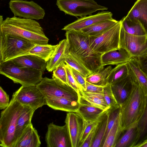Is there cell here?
Returning a JSON list of instances; mask_svg holds the SVG:
<instances>
[{"label":"cell","mask_w":147,"mask_h":147,"mask_svg":"<svg viewBox=\"0 0 147 147\" xmlns=\"http://www.w3.org/2000/svg\"><path fill=\"white\" fill-rule=\"evenodd\" d=\"M66 46L65 54H69L92 73L104 68L101 54L94 52L89 45V36L81 30L66 31Z\"/></svg>","instance_id":"6da1fadb"},{"label":"cell","mask_w":147,"mask_h":147,"mask_svg":"<svg viewBox=\"0 0 147 147\" xmlns=\"http://www.w3.org/2000/svg\"><path fill=\"white\" fill-rule=\"evenodd\" d=\"M128 67L133 85L127 98L120 106V123L123 131L138 122L147 105V93Z\"/></svg>","instance_id":"7a4b0ae2"},{"label":"cell","mask_w":147,"mask_h":147,"mask_svg":"<svg viewBox=\"0 0 147 147\" xmlns=\"http://www.w3.org/2000/svg\"><path fill=\"white\" fill-rule=\"evenodd\" d=\"M0 32L21 37L35 45L48 44L49 39L43 29L34 20L13 17L3 20V16H0Z\"/></svg>","instance_id":"3957f363"},{"label":"cell","mask_w":147,"mask_h":147,"mask_svg":"<svg viewBox=\"0 0 147 147\" xmlns=\"http://www.w3.org/2000/svg\"><path fill=\"white\" fill-rule=\"evenodd\" d=\"M23 108L12 97L9 106L2 111L0 117V146L13 147L16 141V132L17 120Z\"/></svg>","instance_id":"277c9868"},{"label":"cell","mask_w":147,"mask_h":147,"mask_svg":"<svg viewBox=\"0 0 147 147\" xmlns=\"http://www.w3.org/2000/svg\"><path fill=\"white\" fill-rule=\"evenodd\" d=\"M42 71L20 66L10 60L0 63V73L15 83L28 86L36 85L43 78Z\"/></svg>","instance_id":"5b68a950"},{"label":"cell","mask_w":147,"mask_h":147,"mask_svg":"<svg viewBox=\"0 0 147 147\" xmlns=\"http://www.w3.org/2000/svg\"><path fill=\"white\" fill-rule=\"evenodd\" d=\"M35 45L21 37L0 32V63L29 55Z\"/></svg>","instance_id":"8992f818"},{"label":"cell","mask_w":147,"mask_h":147,"mask_svg":"<svg viewBox=\"0 0 147 147\" xmlns=\"http://www.w3.org/2000/svg\"><path fill=\"white\" fill-rule=\"evenodd\" d=\"M121 26V20L102 34L96 37L89 36V45L91 50L95 53L101 55L119 50Z\"/></svg>","instance_id":"52a82bcc"},{"label":"cell","mask_w":147,"mask_h":147,"mask_svg":"<svg viewBox=\"0 0 147 147\" xmlns=\"http://www.w3.org/2000/svg\"><path fill=\"white\" fill-rule=\"evenodd\" d=\"M36 86L45 98L63 97L79 101L78 93L71 87L54 77L43 78Z\"/></svg>","instance_id":"ba28073f"},{"label":"cell","mask_w":147,"mask_h":147,"mask_svg":"<svg viewBox=\"0 0 147 147\" xmlns=\"http://www.w3.org/2000/svg\"><path fill=\"white\" fill-rule=\"evenodd\" d=\"M56 5L65 14L76 17L90 15L97 11L108 9L94 0H57Z\"/></svg>","instance_id":"9c48e42d"},{"label":"cell","mask_w":147,"mask_h":147,"mask_svg":"<svg viewBox=\"0 0 147 147\" xmlns=\"http://www.w3.org/2000/svg\"><path fill=\"white\" fill-rule=\"evenodd\" d=\"M119 47L125 49L131 57L136 58L147 53V35L136 36L126 32L121 26Z\"/></svg>","instance_id":"30bf717a"},{"label":"cell","mask_w":147,"mask_h":147,"mask_svg":"<svg viewBox=\"0 0 147 147\" xmlns=\"http://www.w3.org/2000/svg\"><path fill=\"white\" fill-rule=\"evenodd\" d=\"M9 5L14 17L38 20L43 19L45 16L44 9L32 1L11 0Z\"/></svg>","instance_id":"8fae6325"},{"label":"cell","mask_w":147,"mask_h":147,"mask_svg":"<svg viewBox=\"0 0 147 147\" xmlns=\"http://www.w3.org/2000/svg\"><path fill=\"white\" fill-rule=\"evenodd\" d=\"M12 97L22 105L35 110L47 105L45 98L36 85L22 86L13 93Z\"/></svg>","instance_id":"7c38bea8"},{"label":"cell","mask_w":147,"mask_h":147,"mask_svg":"<svg viewBox=\"0 0 147 147\" xmlns=\"http://www.w3.org/2000/svg\"><path fill=\"white\" fill-rule=\"evenodd\" d=\"M45 141L47 147H71L69 135L65 124L61 126L52 122L48 124Z\"/></svg>","instance_id":"4fadbf2b"},{"label":"cell","mask_w":147,"mask_h":147,"mask_svg":"<svg viewBox=\"0 0 147 147\" xmlns=\"http://www.w3.org/2000/svg\"><path fill=\"white\" fill-rule=\"evenodd\" d=\"M65 122L69 135L71 147H79L84 126L83 119L76 112H69L67 113Z\"/></svg>","instance_id":"5bb4252c"},{"label":"cell","mask_w":147,"mask_h":147,"mask_svg":"<svg viewBox=\"0 0 147 147\" xmlns=\"http://www.w3.org/2000/svg\"><path fill=\"white\" fill-rule=\"evenodd\" d=\"M112 13L109 11L99 12L94 15L82 17L74 22L65 26L62 30H80L82 29L97 22L112 19Z\"/></svg>","instance_id":"9a60e30c"},{"label":"cell","mask_w":147,"mask_h":147,"mask_svg":"<svg viewBox=\"0 0 147 147\" xmlns=\"http://www.w3.org/2000/svg\"><path fill=\"white\" fill-rule=\"evenodd\" d=\"M133 80L129 74L121 80L111 85L115 99L120 106L127 98L132 87Z\"/></svg>","instance_id":"2e32d148"},{"label":"cell","mask_w":147,"mask_h":147,"mask_svg":"<svg viewBox=\"0 0 147 147\" xmlns=\"http://www.w3.org/2000/svg\"><path fill=\"white\" fill-rule=\"evenodd\" d=\"M41 144L40 136L32 124L18 139L13 147H39Z\"/></svg>","instance_id":"e0dca14e"},{"label":"cell","mask_w":147,"mask_h":147,"mask_svg":"<svg viewBox=\"0 0 147 147\" xmlns=\"http://www.w3.org/2000/svg\"><path fill=\"white\" fill-rule=\"evenodd\" d=\"M138 123L132 125L122 132L115 147H134L138 144L140 135Z\"/></svg>","instance_id":"ac0fdd59"},{"label":"cell","mask_w":147,"mask_h":147,"mask_svg":"<svg viewBox=\"0 0 147 147\" xmlns=\"http://www.w3.org/2000/svg\"><path fill=\"white\" fill-rule=\"evenodd\" d=\"M47 105L52 109L68 112H77L80 105L79 101L63 97L45 98Z\"/></svg>","instance_id":"d6986e66"},{"label":"cell","mask_w":147,"mask_h":147,"mask_svg":"<svg viewBox=\"0 0 147 147\" xmlns=\"http://www.w3.org/2000/svg\"><path fill=\"white\" fill-rule=\"evenodd\" d=\"M131 57L124 49L120 48L118 50L110 51L101 55V61L102 65H117L127 62Z\"/></svg>","instance_id":"ffe728a7"},{"label":"cell","mask_w":147,"mask_h":147,"mask_svg":"<svg viewBox=\"0 0 147 147\" xmlns=\"http://www.w3.org/2000/svg\"><path fill=\"white\" fill-rule=\"evenodd\" d=\"M11 60L20 66L40 71L43 72L46 69L47 62L33 55L22 56Z\"/></svg>","instance_id":"44dd1931"},{"label":"cell","mask_w":147,"mask_h":147,"mask_svg":"<svg viewBox=\"0 0 147 147\" xmlns=\"http://www.w3.org/2000/svg\"><path fill=\"white\" fill-rule=\"evenodd\" d=\"M125 17L128 19L138 20L147 35V0H137Z\"/></svg>","instance_id":"7402d4cb"},{"label":"cell","mask_w":147,"mask_h":147,"mask_svg":"<svg viewBox=\"0 0 147 147\" xmlns=\"http://www.w3.org/2000/svg\"><path fill=\"white\" fill-rule=\"evenodd\" d=\"M80 105L76 112L85 121H94L98 120L107 111L101 108L79 101Z\"/></svg>","instance_id":"603a6c76"},{"label":"cell","mask_w":147,"mask_h":147,"mask_svg":"<svg viewBox=\"0 0 147 147\" xmlns=\"http://www.w3.org/2000/svg\"><path fill=\"white\" fill-rule=\"evenodd\" d=\"M35 110L29 107L23 106L17 120L16 132V141L28 127L32 124L31 120Z\"/></svg>","instance_id":"cb8c5ba5"},{"label":"cell","mask_w":147,"mask_h":147,"mask_svg":"<svg viewBox=\"0 0 147 147\" xmlns=\"http://www.w3.org/2000/svg\"><path fill=\"white\" fill-rule=\"evenodd\" d=\"M78 94L79 101L106 111L109 109L106 104L103 94L90 92L82 90L79 91Z\"/></svg>","instance_id":"d4e9b609"},{"label":"cell","mask_w":147,"mask_h":147,"mask_svg":"<svg viewBox=\"0 0 147 147\" xmlns=\"http://www.w3.org/2000/svg\"><path fill=\"white\" fill-rule=\"evenodd\" d=\"M118 21L113 18L108 19L84 28L80 30L89 36H97L111 28Z\"/></svg>","instance_id":"484cf974"},{"label":"cell","mask_w":147,"mask_h":147,"mask_svg":"<svg viewBox=\"0 0 147 147\" xmlns=\"http://www.w3.org/2000/svg\"><path fill=\"white\" fill-rule=\"evenodd\" d=\"M66 46V39L59 42L56 51L47 62L46 69L47 71H53L61 63L64 61Z\"/></svg>","instance_id":"4316f807"},{"label":"cell","mask_w":147,"mask_h":147,"mask_svg":"<svg viewBox=\"0 0 147 147\" xmlns=\"http://www.w3.org/2000/svg\"><path fill=\"white\" fill-rule=\"evenodd\" d=\"M107 111L101 116L96 126L94 138L90 147H101L107 126Z\"/></svg>","instance_id":"83f0119b"},{"label":"cell","mask_w":147,"mask_h":147,"mask_svg":"<svg viewBox=\"0 0 147 147\" xmlns=\"http://www.w3.org/2000/svg\"><path fill=\"white\" fill-rule=\"evenodd\" d=\"M129 74L127 62L116 65L110 72L107 80V84H114L125 78Z\"/></svg>","instance_id":"f1b7e54d"},{"label":"cell","mask_w":147,"mask_h":147,"mask_svg":"<svg viewBox=\"0 0 147 147\" xmlns=\"http://www.w3.org/2000/svg\"><path fill=\"white\" fill-rule=\"evenodd\" d=\"M120 112L110 130L102 147H115L123 131L120 123Z\"/></svg>","instance_id":"f546056e"},{"label":"cell","mask_w":147,"mask_h":147,"mask_svg":"<svg viewBox=\"0 0 147 147\" xmlns=\"http://www.w3.org/2000/svg\"><path fill=\"white\" fill-rule=\"evenodd\" d=\"M121 20L122 27L127 33L136 36L147 35L144 27L138 20L128 19L125 17Z\"/></svg>","instance_id":"4dcf8cb0"},{"label":"cell","mask_w":147,"mask_h":147,"mask_svg":"<svg viewBox=\"0 0 147 147\" xmlns=\"http://www.w3.org/2000/svg\"><path fill=\"white\" fill-rule=\"evenodd\" d=\"M58 45V44L36 45L30 50L28 54L37 56L47 62L54 53Z\"/></svg>","instance_id":"1f68e13d"},{"label":"cell","mask_w":147,"mask_h":147,"mask_svg":"<svg viewBox=\"0 0 147 147\" xmlns=\"http://www.w3.org/2000/svg\"><path fill=\"white\" fill-rule=\"evenodd\" d=\"M112 69L111 66H109L104 69L93 73L86 78V80L96 85L104 86L107 84V79Z\"/></svg>","instance_id":"d6a6232c"},{"label":"cell","mask_w":147,"mask_h":147,"mask_svg":"<svg viewBox=\"0 0 147 147\" xmlns=\"http://www.w3.org/2000/svg\"><path fill=\"white\" fill-rule=\"evenodd\" d=\"M127 64L137 81L147 93V76L140 68L136 59L131 57Z\"/></svg>","instance_id":"836d02e7"},{"label":"cell","mask_w":147,"mask_h":147,"mask_svg":"<svg viewBox=\"0 0 147 147\" xmlns=\"http://www.w3.org/2000/svg\"><path fill=\"white\" fill-rule=\"evenodd\" d=\"M64 62L70 67L81 74L86 78L92 73L69 54H65Z\"/></svg>","instance_id":"e575fe53"},{"label":"cell","mask_w":147,"mask_h":147,"mask_svg":"<svg viewBox=\"0 0 147 147\" xmlns=\"http://www.w3.org/2000/svg\"><path fill=\"white\" fill-rule=\"evenodd\" d=\"M103 94L106 104L109 109L120 107L113 92L111 84H107L104 87Z\"/></svg>","instance_id":"d590c367"},{"label":"cell","mask_w":147,"mask_h":147,"mask_svg":"<svg viewBox=\"0 0 147 147\" xmlns=\"http://www.w3.org/2000/svg\"><path fill=\"white\" fill-rule=\"evenodd\" d=\"M137 125L140 135L138 144L147 139V105Z\"/></svg>","instance_id":"8d00e7d4"},{"label":"cell","mask_w":147,"mask_h":147,"mask_svg":"<svg viewBox=\"0 0 147 147\" xmlns=\"http://www.w3.org/2000/svg\"><path fill=\"white\" fill-rule=\"evenodd\" d=\"M108 115V120L106 131L103 141L101 147L108 134L110 130L113 125L120 112V107L118 108L109 109L107 111Z\"/></svg>","instance_id":"74e56055"},{"label":"cell","mask_w":147,"mask_h":147,"mask_svg":"<svg viewBox=\"0 0 147 147\" xmlns=\"http://www.w3.org/2000/svg\"><path fill=\"white\" fill-rule=\"evenodd\" d=\"M65 63L62 62L53 71L52 77L55 78L67 84Z\"/></svg>","instance_id":"f35d334b"},{"label":"cell","mask_w":147,"mask_h":147,"mask_svg":"<svg viewBox=\"0 0 147 147\" xmlns=\"http://www.w3.org/2000/svg\"><path fill=\"white\" fill-rule=\"evenodd\" d=\"M100 117L97 120L94 121H86L84 120V126L80 138V145L91 131L97 124Z\"/></svg>","instance_id":"ab89813d"},{"label":"cell","mask_w":147,"mask_h":147,"mask_svg":"<svg viewBox=\"0 0 147 147\" xmlns=\"http://www.w3.org/2000/svg\"><path fill=\"white\" fill-rule=\"evenodd\" d=\"M65 67L67 75V84L73 88L78 94L79 91L83 89L75 79L69 66L65 63Z\"/></svg>","instance_id":"60d3db41"},{"label":"cell","mask_w":147,"mask_h":147,"mask_svg":"<svg viewBox=\"0 0 147 147\" xmlns=\"http://www.w3.org/2000/svg\"><path fill=\"white\" fill-rule=\"evenodd\" d=\"M70 67L72 74L77 83L83 90H85L86 89V78L73 68Z\"/></svg>","instance_id":"b9f144b4"},{"label":"cell","mask_w":147,"mask_h":147,"mask_svg":"<svg viewBox=\"0 0 147 147\" xmlns=\"http://www.w3.org/2000/svg\"><path fill=\"white\" fill-rule=\"evenodd\" d=\"M9 96L1 86L0 87V109L4 110L9 105Z\"/></svg>","instance_id":"7bdbcfd3"},{"label":"cell","mask_w":147,"mask_h":147,"mask_svg":"<svg viewBox=\"0 0 147 147\" xmlns=\"http://www.w3.org/2000/svg\"><path fill=\"white\" fill-rule=\"evenodd\" d=\"M96 125L89 134L79 147H91L94 138Z\"/></svg>","instance_id":"ee69618b"},{"label":"cell","mask_w":147,"mask_h":147,"mask_svg":"<svg viewBox=\"0 0 147 147\" xmlns=\"http://www.w3.org/2000/svg\"><path fill=\"white\" fill-rule=\"evenodd\" d=\"M104 87L96 85L86 81L85 91L92 93L103 94Z\"/></svg>","instance_id":"f6af8a7d"},{"label":"cell","mask_w":147,"mask_h":147,"mask_svg":"<svg viewBox=\"0 0 147 147\" xmlns=\"http://www.w3.org/2000/svg\"><path fill=\"white\" fill-rule=\"evenodd\" d=\"M135 58L136 59L140 68L147 76V53Z\"/></svg>","instance_id":"bcb514c9"},{"label":"cell","mask_w":147,"mask_h":147,"mask_svg":"<svg viewBox=\"0 0 147 147\" xmlns=\"http://www.w3.org/2000/svg\"><path fill=\"white\" fill-rule=\"evenodd\" d=\"M134 147H147V139L141 143L137 144Z\"/></svg>","instance_id":"7dc6e473"}]
</instances>
